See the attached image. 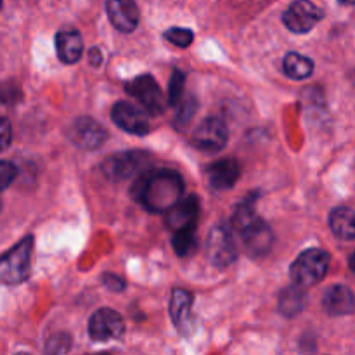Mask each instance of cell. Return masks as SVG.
I'll list each match as a JSON object with an SVG mask.
<instances>
[{
	"label": "cell",
	"mask_w": 355,
	"mask_h": 355,
	"mask_svg": "<svg viewBox=\"0 0 355 355\" xmlns=\"http://www.w3.org/2000/svg\"><path fill=\"white\" fill-rule=\"evenodd\" d=\"M184 180L179 172L170 168H155L137 175L132 196L153 214L168 211L182 198Z\"/></svg>",
	"instance_id": "1"
},
{
	"label": "cell",
	"mask_w": 355,
	"mask_h": 355,
	"mask_svg": "<svg viewBox=\"0 0 355 355\" xmlns=\"http://www.w3.org/2000/svg\"><path fill=\"white\" fill-rule=\"evenodd\" d=\"M259 194L253 193L246 196L241 203L236 207L234 217H232V225H234L236 232L241 238L243 245H245L246 253L259 259L269 253L272 248L274 234L270 231L269 225L257 215L255 211V200Z\"/></svg>",
	"instance_id": "2"
},
{
	"label": "cell",
	"mask_w": 355,
	"mask_h": 355,
	"mask_svg": "<svg viewBox=\"0 0 355 355\" xmlns=\"http://www.w3.org/2000/svg\"><path fill=\"white\" fill-rule=\"evenodd\" d=\"M331 257L321 248H309L298 255V259L291 263L290 277L291 283L297 284L302 290L315 286L326 277L329 269Z\"/></svg>",
	"instance_id": "3"
},
{
	"label": "cell",
	"mask_w": 355,
	"mask_h": 355,
	"mask_svg": "<svg viewBox=\"0 0 355 355\" xmlns=\"http://www.w3.org/2000/svg\"><path fill=\"white\" fill-rule=\"evenodd\" d=\"M31 257H33V236H26L14 248L0 257V283L19 284L26 281L31 272Z\"/></svg>",
	"instance_id": "4"
},
{
	"label": "cell",
	"mask_w": 355,
	"mask_h": 355,
	"mask_svg": "<svg viewBox=\"0 0 355 355\" xmlns=\"http://www.w3.org/2000/svg\"><path fill=\"white\" fill-rule=\"evenodd\" d=\"M149 163V155L142 151H125L116 153L113 156H107L103 162V172L106 179L113 182L132 179L135 175H141Z\"/></svg>",
	"instance_id": "5"
},
{
	"label": "cell",
	"mask_w": 355,
	"mask_h": 355,
	"mask_svg": "<svg viewBox=\"0 0 355 355\" xmlns=\"http://www.w3.org/2000/svg\"><path fill=\"white\" fill-rule=\"evenodd\" d=\"M125 90L134 99H137L139 104L153 116L162 114L165 110V96H163L162 87L151 75L135 76L134 80L125 83Z\"/></svg>",
	"instance_id": "6"
},
{
	"label": "cell",
	"mask_w": 355,
	"mask_h": 355,
	"mask_svg": "<svg viewBox=\"0 0 355 355\" xmlns=\"http://www.w3.org/2000/svg\"><path fill=\"white\" fill-rule=\"evenodd\" d=\"M207 255L208 260L217 269L229 267L236 260L238 250H236L232 231L227 225H215L207 238Z\"/></svg>",
	"instance_id": "7"
},
{
	"label": "cell",
	"mask_w": 355,
	"mask_h": 355,
	"mask_svg": "<svg viewBox=\"0 0 355 355\" xmlns=\"http://www.w3.org/2000/svg\"><path fill=\"white\" fill-rule=\"evenodd\" d=\"M229 141L227 125L222 118L210 116L201 121L193 134L194 148L205 153H218Z\"/></svg>",
	"instance_id": "8"
},
{
	"label": "cell",
	"mask_w": 355,
	"mask_h": 355,
	"mask_svg": "<svg viewBox=\"0 0 355 355\" xmlns=\"http://www.w3.org/2000/svg\"><path fill=\"white\" fill-rule=\"evenodd\" d=\"M324 17L321 7L311 0H295L283 14V23L293 33H309Z\"/></svg>",
	"instance_id": "9"
},
{
	"label": "cell",
	"mask_w": 355,
	"mask_h": 355,
	"mask_svg": "<svg viewBox=\"0 0 355 355\" xmlns=\"http://www.w3.org/2000/svg\"><path fill=\"white\" fill-rule=\"evenodd\" d=\"M125 333V322L113 309H99L89 321V336L92 342L106 343L110 340L121 338Z\"/></svg>",
	"instance_id": "10"
},
{
	"label": "cell",
	"mask_w": 355,
	"mask_h": 355,
	"mask_svg": "<svg viewBox=\"0 0 355 355\" xmlns=\"http://www.w3.org/2000/svg\"><path fill=\"white\" fill-rule=\"evenodd\" d=\"M146 113H148L146 110H141V107L134 106L127 101H120L111 110V118L121 130L142 137L151 130V123H149V118Z\"/></svg>",
	"instance_id": "11"
},
{
	"label": "cell",
	"mask_w": 355,
	"mask_h": 355,
	"mask_svg": "<svg viewBox=\"0 0 355 355\" xmlns=\"http://www.w3.org/2000/svg\"><path fill=\"white\" fill-rule=\"evenodd\" d=\"M200 218V198L191 194L187 198H180L168 211H166L165 224L172 232L196 229Z\"/></svg>",
	"instance_id": "12"
},
{
	"label": "cell",
	"mask_w": 355,
	"mask_h": 355,
	"mask_svg": "<svg viewBox=\"0 0 355 355\" xmlns=\"http://www.w3.org/2000/svg\"><path fill=\"white\" fill-rule=\"evenodd\" d=\"M68 135L73 144L82 149H89V151L101 148L107 139V132L104 130L103 125L89 116L76 118L69 127Z\"/></svg>",
	"instance_id": "13"
},
{
	"label": "cell",
	"mask_w": 355,
	"mask_h": 355,
	"mask_svg": "<svg viewBox=\"0 0 355 355\" xmlns=\"http://www.w3.org/2000/svg\"><path fill=\"white\" fill-rule=\"evenodd\" d=\"M170 318L173 326L182 336H191L194 333V315H193V295L182 288H173L170 298Z\"/></svg>",
	"instance_id": "14"
},
{
	"label": "cell",
	"mask_w": 355,
	"mask_h": 355,
	"mask_svg": "<svg viewBox=\"0 0 355 355\" xmlns=\"http://www.w3.org/2000/svg\"><path fill=\"white\" fill-rule=\"evenodd\" d=\"M106 10L111 24L121 33H132L141 19L135 0H106Z\"/></svg>",
	"instance_id": "15"
},
{
	"label": "cell",
	"mask_w": 355,
	"mask_h": 355,
	"mask_svg": "<svg viewBox=\"0 0 355 355\" xmlns=\"http://www.w3.org/2000/svg\"><path fill=\"white\" fill-rule=\"evenodd\" d=\"M241 175V168L236 159L225 158L220 162H215L207 166V180L211 189L227 191L236 186Z\"/></svg>",
	"instance_id": "16"
},
{
	"label": "cell",
	"mask_w": 355,
	"mask_h": 355,
	"mask_svg": "<svg viewBox=\"0 0 355 355\" xmlns=\"http://www.w3.org/2000/svg\"><path fill=\"white\" fill-rule=\"evenodd\" d=\"M322 307L329 315H349L355 311L354 293L343 284H335L322 297Z\"/></svg>",
	"instance_id": "17"
},
{
	"label": "cell",
	"mask_w": 355,
	"mask_h": 355,
	"mask_svg": "<svg viewBox=\"0 0 355 355\" xmlns=\"http://www.w3.org/2000/svg\"><path fill=\"white\" fill-rule=\"evenodd\" d=\"M55 49L58 58L64 64H75L80 61L83 51L82 35L76 30H62L55 35Z\"/></svg>",
	"instance_id": "18"
},
{
	"label": "cell",
	"mask_w": 355,
	"mask_h": 355,
	"mask_svg": "<svg viewBox=\"0 0 355 355\" xmlns=\"http://www.w3.org/2000/svg\"><path fill=\"white\" fill-rule=\"evenodd\" d=\"M329 227L333 234L340 239H355V210L347 207L335 208L329 214Z\"/></svg>",
	"instance_id": "19"
},
{
	"label": "cell",
	"mask_w": 355,
	"mask_h": 355,
	"mask_svg": "<svg viewBox=\"0 0 355 355\" xmlns=\"http://www.w3.org/2000/svg\"><path fill=\"white\" fill-rule=\"evenodd\" d=\"M305 307H307V297H305L304 290L298 288L297 284L284 288L279 293L277 309H279V312L284 318H295V315L300 314Z\"/></svg>",
	"instance_id": "20"
},
{
	"label": "cell",
	"mask_w": 355,
	"mask_h": 355,
	"mask_svg": "<svg viewBox=\"0 0 355 355\" xmlns=\"http://www.w3.org/2000/svg\"><path fill=\"white\" fill-rule=\"evenodd\" d=\"M284 73L293 80H305L314 73V62L312 59L298 54V52H288L283 62Z\"/></svg>",
	"instance_id": "21"
},
{
	"label": "cell",
	"mask_w": 355,
	"mask_h": 355,
	"mask_svg": "<svg viewBox=\"0 0 355 355\" xmlns=\"http://www.w3.org/2000/svg\"><path fill=\"white\" fill-rule=\"evenodd\" d=\"M173 250L179 257H189L196 252L198 239H196V229H187V231L173 232L172 238Z\"/></svg>",
	"instance_id": "22"
},
{
	"label": "cell",
	"mask_w": 355,
	"mask_h": 355,
	"mask_svg": "<svg viewBox=\"0 0 355 355\" xmlns=\"http://www.w3.org/2000/svg\"><path fill=\"white\" fill-rule=\"evenodd\" d=\"M184 85H186V75L180 69H173L172 78L168 82V92H166V103L170 106H177L182 101Z\"/></svg>",
	"instance_id": "23"
},
{
	"label": "cell",
	"mask_w": 355,
	"mask_h": 355,
	"mask_svg": "<svg viewBox=\"0 0 355 355\" xmlns=\"http://www.w3.org/2000/svg\"><path fill=\"white\" fill-rule=\"evenodd\" d=\"M163 37H165V40H168L170 44L175 45V47H180V49L189 47L194 40L193 31L187 30V28H179V26L166 30L165 33H163Z\"/></svg>",
	"instance_id": "24"
},
{
	"label": "cell",
	"mask_w": 355,
	"mask_h": 355,
	"mask_svg": "<svg viewBox=\"0 0 355 355\" xmlns=\"http://www.w3.org/2000/svg\"><path fill=\"white\" fill-rule=\"evenodd\" d=\"M198 110V103L194 97H186L184 101L179 103V111H177V116H175V123L179 127H186L191 120H193L194 113Z\"/></svg>",
	"instance_id": "25"
},
{
	"label": "cell",
	"mask_w": 355,
	"mask_h": 355,
	"mask_svg": "<svg viewBox=\"0 0 355 355\" xmlns=\"http://www.w3.org/2000/svg\"><path fill=\"white\" fill-rule=\"evenodd\" d=\"M69 350H71V336L66 335V333H58L45 345L47 354H66Z\"/></svg>",
	"instance_id": "26"
},
{
	"label": "cell",
	"mask_w": 355,
	"mask_h": 355,
	"mask_svg": "<svg viewBox=\"0 0 355 355\" xmlns=\"http://www.w3.org/2000/svg\"><path fill=\"white\" fill-rule=\"evenodd\" d=\"M16 175H17L16 165H12L10 162H3V159H0V193L6 191L7 187L14 182Z\"/></svg>",
	"instance_id": "27"
},
{
	"label": "cell",
	"mask_w": 355,
	"mask_h": 355,
	"mask_svg": "<svg viewBox=\"0 0 355 355\" xmlns=\"http://www.w3.org/2000/svg\"><path fill=\"white\" fill-rule=\"evenodd\" d=\"M10 141H12V128H10V121L6 116H0V153L6 151L9 148Z\"/></svg>",
	"instance_id": "28"
},
{
	"label": "cell",
	"mask_w": 355,
	"mask_h": 355,
	"mask_svg": "<svg viewBox=\"0 0 355 355\" xmlns=\"http://www.w3.org/2000/svg\"><path fill=\"white\" fill-rule=\"evenodd\" d=\"M103 283L107 290L111 291H123L125 290V281L121 277L114 276V274H106L103 277Z\"/></svg>",
	"instance_id": "29"
},
{
	"label": "cell",
	"mask_w": 355,
	"mask_h": 355,
	"mask_svg": "<svg viewBox=\"0 0 355 355\" xmlns=\"http://www.w3.org/2000/svg\"><path fill=\"white\" fill-rule=\"evenodd\" d=\"M90 64L92 66H99L101 62H103V54H101V51L97 47L90 49Z\"/></svg>",
	"instance_id": "30"
},
{
	"label": "cell",
	"mask_w": 355,
	"mask_h": 355,
	"mask_svg": "<svg viewBox=\"0 0 355 355\" xmlns=\"http://www.w3.org/2000/svg\"><path fill=\"white\" fill-rule=\"evenodd\" d=\"M349 266H350V269H352L354 272H355V253H354L352 257H350V262H349Z\"/></svg>",
	"instance_id": "31"
},
{
	"label": "cell",
	"mask_w": 355,
	"mask_h": 355,
	"mask_svg": "<svg viewBox=\"0 0 355 355\" xmlns=\"http://www.w3.org/2000/svg\"><path fill=\"white\" fill-rule=\"evenodd\" d=\"M340 3H345V6H352V3H355V0H338Z\"/></svg>",
	"instance_id": "32"
},
{
	"label": "cell",
	"mask_w": 355,
	"mask_h": 355,
	"mask_svg": "<svg viewBox=\"0 0 355 355\" xmlns=\"http://www.w3.org/2000/svg\"><path fill=\"white\" fill-rule=\"evenodd\" d=\"M0 210H2V200H0Z\"/></svg>",
	"instance_id": "33"
},
{
	"label": "cell",
	"mask_w": 355,
	"mask_h": 355,
	"mask_svg": "<svg viewBox=\"0 0 355 355\" xmlns=\"http://www.w3.org/2000/svg\"><path fill=\"white\" fill-rule=\"evenodd\" d=\"M0 7H2V0H0Z\"/></svg>",
	"instance_id": "34"
}]
</instances>
